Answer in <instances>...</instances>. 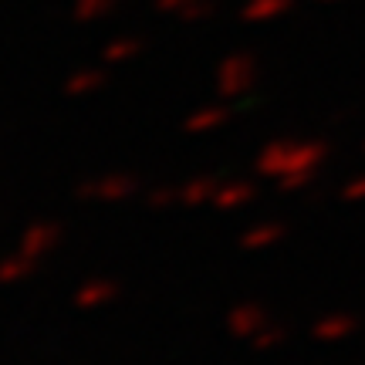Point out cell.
I'll return each instance as SVG.
<instances>
[{"label": "cell", "mask_w": 365, "mask_h": 365, "mask_svg": "<svg viewBox=\"0 0 365 365\" xmlns=\"http://www.w3.org/2000/svg\"><path fill=\"white\" fill-rule=\"evenodd\" d=\"M328 163V143L318 139H274L257 153L254 170L257 176L274 180L281 190H304L314 182L318 170Z\"/></svg>", "instance_id": "obj_1"}, {"label": "cell", "mask_w": 365, "mask_h": 365, "mask_svg": "<svg viewBox=\"0 0 365 365\" xmlns=\"http://www.w3.org/2000/svg\"><path fill=\"white\" fill-rule=\"evenodd\" d=\"M257 75H261V65H257V58L254 54H227L217 71H213V85H217V95H220L223 102H234V98H244L254 91L257 85Z\"/></svg>", "instance_id": "obj_2"}, {"label": "cell", "mask_w": 365, "mask_h": 365, "mask_svg": "<svg viewBox=\"0 0 365 365\" xmlns=\"http://www.w3.org/2000/svg\"><path fill=\"white\" fill-rule=\"evenodd\" d=\"M143 180L135 173H102L78 186V200L85 203H125L139 193Z\"/></svg>", "instance_id": "obj_3"}, {"label": "cell", "mask_w": 365, "mask_h": 365, "mask_svg": "<svg viewBox=\"0 0 365 365\" xmlns=\"http://www.w3.org/2000/svg\"><path fill=\"white\" fill-rule=\"evenodd\" d=\"M271 325V314L264 304H234L230 312H227V331H230V339H240V341H254L261 335L264 328Z\"/></svg>", "instance_id": "obj_4"}, {"label": "cell", "mask_w": 365, "mask_h": 365, "mask_svg": "<svg viewBox=\"0 0 365 365\" xmlns=\"http://www.w3.org/2000/svg\"><path fill=\"white\" fill-rule=\"evenodd\" d=\"M58 244H61V223H54V220L27 223L24 234H21V240H17V247L27 250V254H31V257H38V261H44Z\"/></svg>", "instance_id": "obj_5"}, {"label": "cell", "mask_w": 365, "mask_h": 365, "mask_svg": "<svg viewBox=\"0 0 365 365\" xmlns=\"http://www.w3.org/2000/svg\"><path fill=\"white\" fill-rule=\"evenodd\" d=\"M359 328H362L359 314H352V312H328V314H322V318H314L312 339H314V341H328V345H335V341L352 339Z\"/></svg>", "instance_id": "obj_6"}, {"label": "cell", "mask_w": 365, "mask_h": 365, "mask_svg": "<svg viewBox=\"0 0 365 365\" xmlns=\"http://www.w3.org/2000/svg\"><path fill=\"white\" fill-rule=\"evenodd\" d=\"M118 291L122 287L112 277H91V281H85L71 294V301H75V308H81V312H98V308H105V304H112L118 298Z\"/></svg>", "instance_id": "obj_7"}, {"label": "cell", "mask_w": 365, "mask_h": 365, "mask_svg": "<svg viewBox=\"0 0 365 365\" xmlns=\"http://www.w3.org/2000/svg\"><path fill=\"white\" fill-rule=\"evenodd\" d=\"M105 61L102 65H85V68H75L71 75L65 78V95L71 98H88V95H98V91L108 85V71H105Z\"/></svg>", "instance_id": "obj_8"}, {"label": "cell", "mask_w": 365, "mask_h": 365, "mask_svg": "<svg viewBox=\"0 0 365 365\" xmlns=\"http://www.w3.org/2000/svg\"><path fill=\"white\" fill-rule=\"evenodd\" d=\"M156 14L173 17V21H186V24H200L213 14V0H153Z\"/></svg>", "instance_id": "obj_9"}, {"label": "cell", "mask_w": 365, "mask_h": 365, "mask_svg": "<svg viewBox=\"0 0 365 365\" xmlns=\"http://www.w3.org/2000/svg\"><path fill=\"white\" fill-rule=\"evenodd\" d=\"M220 182L217 176H210V173H203V176H190L186 182H180V207H213V196H217V190H220Z\"/></svg>", "instance_id": "obj_10"}, {"label": "cell", "mask_w": 365, "mask_h": 365, "mask_svg": "<svg viewBox=\"0 0 365 365\" xmlns=\"http://www.w3.org/2000/svg\"><path fill=\"white\" fill-rule=\"evenodd\" d=\"M298 0H244L240 7V21L247 24H271V21H281L294 11Z\"/></svg>", "instance_id": "obj_11"}, {"label": "cell", "mask_w": 365, "mask_h": 365, "mask_svg": "<svg viewBox=\"0 0 365 365\" xmlns=\"http://www.w3.org/2000/svg\"><path fill=\"white\" fill-rule=\"evenodd\" d=\"M227 122H230V108L227 105H203V108H196V112L182 118V129L190 135H207V132L223 129Z\"/></svg>", "instance_id": "obj_12"}, {"label": "cell", "mask_w": 365, "mask_h": 365, "mask_svg": "<svg viewBox=\"0 0 365 365\" xmlns=\"http://www.w3.org/2000/svg\"><path fill=\"white\" fill-rule=\"evenodd\" d=\"M257 186L250 180H223L217 196H213V207L217 210H244L247 203H254Z\"/></svg>", "instance_id": "obj_13"}, {"label": "cell", "mask_w": 365, "mask_h": 365, "mask_svg": "<svg viewBox=\"0 0 365 365\" xmlns=\"http://www.w3.org/2000/svg\"><path fill=\"white\" fill-rule=\"evenodd\" d=\"M287 234V227L284 223H277V220H264V223H254L250 230H244L240 234V247L250 250V254H257V250H267L274 247V244H281Z\"/></svg>", "instance_id": "obj_14"}, {"label": "cell", "mask_w": 365, "mask_h": 365, "mask_svg": "<svg viewBox=\"0 0 365 365\" xmlns=\"http://www.w3.org/2000/svg\"><path fill=\"white\" fill-rule=\"evenodd\" d=\"M143 51H145V41L143 38H135V34H118V38H112L102 48V61L108 68H118V65H129V61H135Z\"/></svg>", "instance_id": "obj_15"}, {"label": "cell", "mask_w": 365, "mask_h": 365, "mask_svg": "<svg viewBox=\"0 0 365 365\" xmlns=\"http://www.w3.org/2000/svg\"><path fill=\"white\" fill-rule=\"evenodd\" d=\"M38 257H31L27 250L14 247L7 257H0V284H21L31 274L38 271Z\"/></svg>", "instance_id": "obj_16"}, {"label": "cell", "mask_w": 365, "mask_h": 365, "mask_svg": "<svg viewBox=\"0 0 365 365\" xmlns=\"http://www.w3.org/2000/svg\"><path fill=\"white\" fill-rule=\"evenodd\" d=\"M118 7V0H71V14L81 24H91V21H102Z\"/></svg>", "instance_id": "obj_17"}, {"label": "cell", "mask_w": 365, "mask_h": 365, "mask_svg": "<svg viewBox=\"0 0 365 365\" xmlns=\"http://www.w3.org/2000/svg\"><path fill=\"white\" fill-rule=\"evenodd\" d=\"M284 339H287V331H284V325H277V322H271V325L264 328L257 339L250 341L257 352H267V349H277V345H284Z\"/></svg>", "instance_id": "obj_18"}, {"label": "cell", "mask_w": 365, "mask_h": 365, "mask_svg": "<svg viewBox=\"0 0 365 365\" xmlns=\"http://www.w3.org/2000/svg\"><path fill=\"white\" fill-rule=\"evenodd\" d=\"M149 207L153 210L180 207V186H163V190H153V193H149Z\"/></svg>", "instance_id": "obj_19"}, {"label": "cell", "mask_w": 365, "mask_h": 365, "mask_svg": "<svg viewBox=\"0 0 365 365\" xmlns=\"http://www.w3.org/2000/svg\"><path fill=\"white\" fill-rule=\"evenodd\" d=\"M341 200H349V203H365V173L341 186Z\"/></svg>", "instance_id": "obj_20"}, {"label": "cell", "mask_w": 365, "mask_h": 365, "mask_svg": "<svg viewBox=\"0 0 365 365\" xmlns=\"http://www.w3.org/2000/svg\"><path fill=\"white\" fill-rule=\"evenodd\" d=\"M318 4H335V0H318Z\"/></svg>", "instance_id": "obj_21"}]
</instances>
